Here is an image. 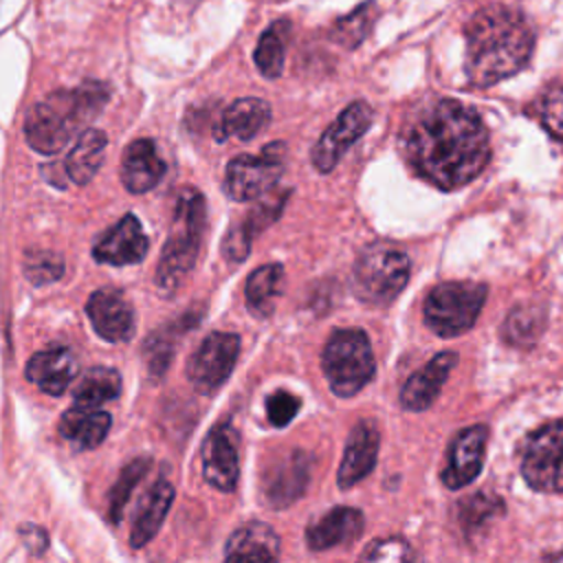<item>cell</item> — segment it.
<instances>
[{
    "instance_id": "obj_1",
    "label": "cell",
    "mask_w": 563,
    "mask_h": 563,
    "mask_svg": "<svg viewBox=\"0 0 563 563\" xmlns=\"http://www.w3.org/2000/svg\"><path fill=\"white\" fill-rule=\"evenodd\" d=\"M405 156L422 180L442 191H453L486 167L490 158L488 130L473 108L455 99H442L407 130Z\"/></svg>"
},
{
    "instance_id": "obj_2",
    "label": "cell",
    "mask_w": 563,
    "mask_h": 563,
    "mask_svg": "<svg viewBox=\"0 0 563 563\" xmlns=\"http://www.w3.org/2000/svg\"><path fill=\"white\" fill-rule=\"evenodd\" d=\"M534 46L526 18L508 7H486L466 24V77L486 88L519 73Z\"/></svg>"
},
{
    "instance_id": "obj_3",
    "label": "cell",
    "mask_w": 563,
    "mask_h": 563,
    "mask_svg": "<svg viewBox=\"0 0 563 563\" xmlns=\"http://www.w3.org/2000/svg\"><path fill=\"white\" fill-rule=\"evenodd\" d=\"M108 101V86L81 84L75 90H57L37 101L24 119L26 143L40 154L59 152L77 128L90 121Z\"/></svg>"
},
{
    "instance_id": "obj_4",
    "label": "cell",
    "mask_w": 563,
    "mask_h": 563,
    "mask_svg": "<svg viewBox=\"0 0 563 563\" xmlns=\"http://www.w3.org/2000/svg\"><path fill=\"white\" fill-rule=\"evenodd\" d=\"M207 222L205 198L194 187H183L174 202L172 224L156 266V286L163 292H174L194 268Z\"/></svg>"
},
{
    "instance_id": "obj_5",
    "label": "cell",
    "mask_w": 563,
    "mask_h": 563,
    "mask_svg": "<svg viewBox=\"0 0 563 563\" xmlns=\"http://www.w3.org/2000/svg\"><path fill=\"white\" fill-rule=\"evenodd\" d=\"M323 376L339 398L356 396L376 374V358L361 328H339L321 354Z\"/></svg>"
},
{
    "instance_id": "obj_6",
    "label": "cell",
    "mask_w": 563,
    "mask_h": 563,
    "mask_svg": "<svg viewBox=\"0 0 563 563\" xmlns=\"http://www.w3.org/2000/svg\"><path fill=\"white\" fill-rule=\"evenodd\" d=\"M488 288L479 282H442L424 299L422 317L438 336H457L473 328Z\"/></svg>"
},
{
    "instance_id": "obj_7",
    "label": "cell",
    "mask_w": 563,
    "mask_h": 563,
    "mask_svg": "<svg viewBox=\"0 0 563 563\" xmlns=\"http://www.w3.org/2000/svg\"><path fill=\"white\" fill-rule=\"evenodd\" d=\"M409 282V257L394 246L365 249L352 271L354 295L369 306L391 303Z\"/></svg>"
},
{
    "instance_id": "obj_8",
    "label": "cell",
    "mask_w": 563,
    "mask_h": 563,
    "mask_svg": "<svg viewBox=\"0 0 563 563\" xmlns=\"http://www.w3.org/2000/svg\"><path fill=\"white\" fill-rule=\"evenodd\" d=\"M284 143H268L257 154H240L224 169V191L235 202L257 200L268 194L284 174Z\"/></svg>"
},
{
    "instance_id": "obj_9",
    "label": "cell",
    "mask_w": 563,
    "mask_h": 563,
    "mask_svg": "<svg viewBox=\"0 0 563 563\" xmlns=\"http://www.w3.org/2000/svg\"><path fill=\"white\" fill-rule=\"evenodd\" d=\"M521 475L539 493H563V418L539 427L526 438Z\"/></svg>"
},
{
    "instance_id": "obj_10",
    "label": "cell",
    "mask_w": 563,
    "mask_h": 563,
    "mask_svg": "<svg viewBox=\"0 0 563 563\" xmlns=\"http://www.w3.org/2000/svg\"><path fill=\"white\" fill-rule=\"evenodd\" d=\"M240 356V336L233 332L207 334L187 361V380L200 394H211L231 376Z\"/></svg>"
},
{
    "instance_id": "obj_11",
    "label": "cell",
    "mask_w": 563,
    "mask_h": 563,
    "mask_svg": "<svg viewBox=\"0 0 563 563\" xmlns=\"http://www.w3.org/2000/svg\"><path fill=\"white\" fill-rule=\"evenodd\" d=\"M372 114L374 112L365 101H352L350 106H345L312 145V167L321 174H330L339 165L343 154L367 132Z\"/></svg>"
},
{
    "instance_id": "obj_12",
    "label": "cell",
    "mask_w": 563,
    "mask_h": 563,
    "mask_svg": "<svg viewBox=\"0 0 563 563\" xmlns=\"http://www.w3.org/2000/svg\"><path fill=\"white\" fill-rule=\"evenodd\" d=\"M286 200H288V189L286 191H268L242 218H238L229 227V231L224 233L222 244H220V253H222L224 262H229V264L244 262L251 253L253 240L282 216Z\"/></svg>"
},
{
    "instance_id": "obj_13",
    "label": "cell",
    "mask_w": 563,
    "mask_h": 563,
    "mask_svg": "<svg viewBox=\"0 0 563 563\" xmlns=\"http://www.w3.org/2000/svg\"><path fill=\"white\" fill-rule=\"evenodd\" d=\"M200 455L205 479L222 493L235 490L240 479V453L238 431L231 422H220L205 435Z\"/></svg>"
},
{
    "instance_id": "obj_14",
    "label": "cell",
    "mask_w": 563,
    "mask_h": 563,
    "mask_svg": "<svg viewBox=\"0 0 563 563\" xmlns=\"http://www.w3.org/2000/svg\"><path fill=\"white\" fill-rule=\"evenodd\" d=\"M86 314L92 330L108 343L130 341L136 328L134 310L117 288H99L86 301Z\"/></svg>"
},
{
    "instance_id": "obj_15",
    "label": "cell",
    "mask_w": 563,
    "mask_h": 563,
    "mask_svg": "<svg viewBox=\"0 0 563 563\" xmlns=\"http://www.w3.org/2000/svg\"><path fill=\"white\" fill-rule=\"evenodd\" d=\"M486 440H488L486 424L466 427L451 440L446 466L440 473L442 484L446 488H451V490L464 488L479 475V471L484 466Z\"/></svg>"
},
{
    "instance_id": "obj_16",
    "label": "cell",
    "mask_w": 563,
    "mask_h": 563,
    "mask_svg": "<svg viewBox=\"0 0 563 563\" xmlns=\"http://www.w3.org/2000/svg\"><path fill=\"white\" fill-rule=\"evenodd\" d=\"M312 460L306 451H290L273 462L262 477V493L268 506L286 508L299 499L308 486Z\"/></svg>"
},
{
    "instance_id": "obj_17",
    "label": "cell",
    "mask_w": 563,
    "mask_h": 563,
    "mask_svg": "<svg viewBox=\"0 0 563 563\" xmlns=\"http://www.w3.org/2000/svg\"><path fill=\"white\" fill-rule=\"evenodd\" d=\"M147 235L143 233L141 222L134 213H125L108 233H103L95 249L92 257L110 266L139 264L147 255Z\"/></svg>"
},
{
    "instance_id": "obj_18",
    "label": "cell",
    "mask_w": 563,
    "mask_h": 563,
    "mask_svg": "<svg viewBox=\"0 0 563 563\" xmlns=\"http://www.w3.org/2000/svg\"><path fill=\"white\" fill-rule=\"evenodd\" d=\"M378 444H380V435L372 420H361L350 431L343 460L336 471L339 488L343 490L352 488L374 471L376 457H378Z\"/></svg>"
},
{
    "instance_id": "obj_19",
    "label": "cell",
    "mask_w": 563,
    "mask_h": 563,
    "mask_svg": "<svg viewBox=\"0 0 563 563\" xmlns=\"http://www.w3.org/2000/svg\"><path fill=\"white\" fill-rule=\"evenodd\" d=\"M455 365H457V354L453 350H444L435 354L429 363H424L418 372H413L405 380L400 389V405L407 411L429 409L440 396V389Z\"/></svg>"
},
{
    "instance_id": "obj_20",
    "label": "cell",
    "mask_w": 563,
    "mask_h": 563,
    "mask_svg": "<svg viewBox=\"0 0 563 563\" xmlns=\"http://www.w3.org/2000/svg\"><path fill=\"white\" fill-rule=\"evenodd\" d=\"M365 528V517L358 508L336 506L328 510L321 519L308 526L306 543L314 552L332 550L339 545H347L361 537Z\"/></svg>"
},
{
    "instance_id": "obj_21",
    "label": "cell",
    "mask_w": 563,
    "mask_h": 563,
    "mask_svg": "<svg viewBox=\"0 0 563 563\" xmlns=\"http://www.w3.org/2000/svg\"><path fill=\"white\" fill-rule=\"evenodd\" d=\"M165 176V161L161 158L152 139H134L121 156V183L130 194H145Z\"/></svg>"
},
{
    "instance_id": "obj_22",
    "label": "cell",
    "mask_w": 563,
    "mask_h": 563,
    "mask_svg": "<svg viewBox=\"0 0 563 563\" xmlns=\"http://www.w3.org/2000/svg\"><path fill=\"white\" fill-rule=\"evenodd\" d=\"M77 361L66 345H53L35 352L26 363V378L44 394L62 396L75 378Z\"/></svg>"
},
{
    "instance_id": "obj_23",
    "label": "cell",
    "mask_w": 563,
    "mask_h": 563,
    "mask_svg": "<svg viewBox=\"0 0 563 563\" xmlns=\"http://www.w3.org/2000/svg\"><path fill=\"white\" fill-rule=\"evenodd\" d=\"M174 495H176V490L167 479L154 482L150 486V490L143 495L136 517H134V523H132V530H130V545L134 550L145 548L154 539V534L161 530V526L172 508Z\"/></svg>"
},
{
    "instance_id": "obj_24",
    "label": "cell",
    "mask_w": 563,
    "mask_h": 563,
    "mask_svg": "<svg viewBox=\"0 0 563 563\" xmlns=\"http://www.w3.org/2000/svg\"><path fill=\"white\" fill-rule=\"evenodd\" d=\"M112 424V416L97 407H79L64 411L59 418V435L79 451L99 446Z\"/></svg>"
},
{
    "instance_id": "obj_25",
    "label": "cell",
    "mask_w": 563,
    "mask_h": 563,
    "mask_svg": "<svg viewBox=\"0 0 563 563\" xmlns=\"http://www.w3.org/2000/svg\"><path fill=\"white\" fill-rule=\"evenodd\" d=\"M279 556V537L264 521H249L240 526L224 545L229 561H275Z\"/></svg>"
},
{
    "instance_id": "obj_26",
    "label": "cell",
    "mask_w": 563,
    "mask_h": 563,
    "mask_svg": "<svg viewBox=\"0 0 563 563\" xmlns=\"http://www.w3.org/2000/svg\"><path fill=\"white\" fill-rule=\"evenodd\" d=\"M271 121V106L257 97H242L235 99L220 119V134L218 139H240L249 141L260 134Z\"/></svg>"
},
{
    "instance_id": "obj_27",
    "label": "cell",
    "mask_w": 563,
    "mask_h": 563,
    "mask_svg": "<svg viewBox=\"0 0 563 563\" xmlns=\"http://www.w3.org/2000/svg\"><path fill=\"white\" fill-rule=\"evenodd\" d=\"M106 147H108V136L101 130H95V128L84 130L66 156V163H64L66 176L75 185L90 183L103 163Z\"/></svg>"
},
{
    "instance_id": "obj_28",
    "label": "cell",
    "mask_w": 563,
    "mask_h": 563,
    "mask_svg": "<svg viewBox=\"0 0 563 563\" xmlns=\"http://www.w3.org/2000/svg\"><path fill=\"white\" fill-rule=\"evenodd\" d=\"M282 279H284V266L277 262L264 264L246 277L244 297H246L249 310L255 317H260V319L271 317V312L275 308V299L282 290Z\"/></svg>"
},
{
    "instance_id": "obj_29",
    "label": "cell",
    "mask_w": 563,
    "mask_h": 563,
    "mask_svg": "<svg viewBox=\"0 0 563 563\" xmlns=\"http://www.w3.org/2000/svg\"><path fill=\"white\" fill-rule=\"evenodd\" d=\"M121 394V376L112 367H90L73 387V400L79 407H99Z\"/></svg>"
},
{
    "instance_id": "obj_30",
    "label": "cell",
    "mask_w": 563,
    "mask_h": 563,
    "mask_svg": "<svg viewBox=\"0 0 563 563\" xmlns=\"http://www.w3.org/2000/svg\"><path fill=\"white\" fill-rule=\"evenodd\" d=\"M290 35V22L288 20H277L273 22L262 35L255 46V66L257 70L268 77L277 79L284 70V57H286V44Z\"/></svg>"
},
{
    "instance_id": "obj_31",
    "label": "cell",
    "mask_w": 563,
    "mask_h": 563,
    "mask_svg": "<svg viewBox=\"0 0 563 563\" xmlns=\"http://www.w3.org/2000/svg\"><path fill=\"white\" fill-rule=\"evenodd\" d=\"M543 328H545V308L539 303H521L508 312L501 334L510 345L528 347L541 336Z\"/></svg>"
},
{
    "instance_id": "obj_32",
    "label": "cell",
    "mask_w": 563,
    "mask_h": 563,
    "mask_svg": "<svg viewBox=\"0 0 563 563\" xmlns=\"http://www.w3.org/2000/svg\"><path fill=\"white\" fill-rule=\"evenodd\" d=\"M150 457H136L132 460L130 464H125L114 482V486L110 488V495H108V517L112 523H119L121 521V515H123V508L132 495V490L136 488V484L145 477V473L150 471Z\"/></svg>"
},
{
    "instance_id": "obj_33",
    "label": "cell",
    "mask_w": 563,
    "mask_h": 563,
    "mask_svg": "<svg viewBox=\"0 0 563 563\" xmlns=\"http://www.w3.org/2000/svg\"><path fill=\"white\" fill-rule=\"evenodd\" d=\"M378 15V9L374 2H365L356 7L350 15L341 18L332 26V37L343 44L345 48H356L372 31V24Z\"/></svg>"
},
{
    "instance_id": "obj_34",
    "label": "cell",
    "mask_w": 563,
    "mask_h": 563,
    "mask_svg": "<svg viewBox=\"0 0 563 563\" xmlns=\"http://www.w3.org/2000/svg\"><path fill=\"white\" fill-rule=\"evenodd\" d=\"M504 510V501L488 493H477L460 504V523L466 532L484 528L493 517Z\"/></svg>"
},
{
    "instance_id": "obj_35",
    "label": "cell",
    "mask_w": 563,
    "mask_h": 563,
    "mask_svg": "<svg viewBox=\"0 0 563 563\" xmlns=\"http://www.w3.org/2000/svg\"><path fill=\"white\" fill-rule=\"evenodd\" d=\"M24 275L35 286L57 282L64 275V260L59 253H53V251H44V249L29 251L24 255Z\"/></svg>"
},
{
    "instance_id": "obj_36",
    "label": "cell",
    "mask_w": 563,
    "mask_h": 563,
    "mask_svg": "<svg viewBox=\"0 0 563 563\" xmlns=\"http://www.w3.org/2000/svg\"><path fill=\"white\" fill-rule=\"evenodd\" d=\"M363 561H411L413 552L411 545L400 537H387L372 541L363 552Z\"/></svg>"
},
{
    "instance_id": "obj_37",
    "label": "cell",
    "mask_w": 563,
    "mask_h": 563,
    "mask_svg": "<svg viewBox=\"0 0 563 563\" xmlns=\"http://www.w3.org/2000/svg\"><path fill=\"white\" fill-rule=\"evenodd\" d=\"M301 402L286 389H277L266 398V418L273 427H286L299 411Z\"/></svg>"
},
{
    "instance_id": "obj_38",
    "label": "cell",
    "mask_w": 563,
    "mask_h": 563,
    "mask_svg": "<svg viewBox=\"0 0 563 563\" xmlns=\"http://www.w3.org/2000/svg\"><path fill=\"white\" fill-rule=\"evenodd\" d=\"M541 123L543 128L559 141H563V86L552 88L543 101H541V110H539Z\"/></svg>"
},
{
    "instance_id": "obj_39",
    "label": "cell",
    "mask_w": 563,
    "mask_h": 563,
    "mask_svg": "<svg viewBox=\"0 0 563 563\" xmlns=\"http://www.w3.org/2000/svg\"><path fill=\"white\" fill-rule=\"evenodd\" d=\"M20 537H22L24 545H26L31 552H35V554L44 552L46 545H48V537H46V532H44L40 526H22V528H20Z\"/></svg>"
}]
</instances>
